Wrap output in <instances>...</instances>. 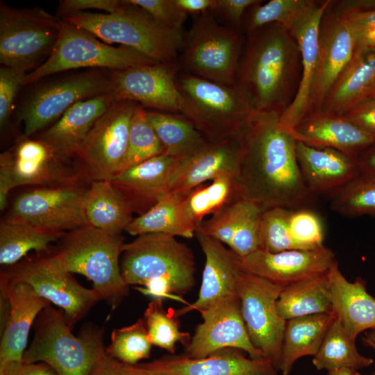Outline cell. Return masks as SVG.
Wrapping results in <instances>:
<instances>
[{
	"label": "cell",
	"instance_id": "cell-55",
	"mask_svg": "<svg viewBox=\"0 0 375 375\" xmlns=\"http://www.w3.org/2000/svg\"><path fill=\"white\" fill-rule=\"evenodd\" d=\"M358 164L360 176L375 178V142L358 156Z\"/></svg>",
	"mask_w": 375,
	"mask_h": 375
},
{
	"label": "cell",
	"instance_id": "cell-12",
	"mask_svg": "<svg viewBox=\"0 0 375 375\" xmlns=\"http://www.w3.org/2000/svg\"><path fill=\"white\" fill-rule=\"evenodd\" d=\"M137 103L115 100L97 120L80 145L76 161L88 180L110 181L125 156Z\"/></svg>",
	"mask_w": 375,
	"mask_h": 375
},
{
	"label": "cell",
	"instance_id": "cell-28",
	"mask_svg": "<svg viewBox=\"0 0 375 375\" xmlns=\"http://www.w3.org/2000/svg\"><path fill=\"white\" fill-rule=\"evenodd\" d=\"M296 155L304 182L312 193L335 192L359 176L357 156L297 141Z\"/></svg>",
	"mask_w": 375,
	"mask_h": 375
},
{
	"label": "cell",
	"instance_id": "cell-29",
	"mask_svg": "<svg viewBox=\"0 0 375 375\" xmlns=\"http://www.w3.org/2000/svg\"><path fill=\"white\" fill-rule=\"evenodd\" d=\"M297 141L309 146L331 148L350 156L375 142V135L361 129L344 115L322 112L308 115L290 129Z\"/></svg>",
	"mask_w": 375,
	"mask_h": 375
},
{
	"label": "cell",
	"instance_id": "cell-3",
	"mask_svg": "<svg viewBox=\"0 0 375 375\" xmlns=\"http://www.w3.org/2000/svg\"><path fill=\"white\" fill-rule=\"evenodd\" d=\"M298 51L288 31L277 24L248 34L236 83L247 93L253 109L279 107Z\"/></svg>",
	"mask_w": 375,
	"mask_h": 375
},
{
	"label": "cell",
	"instance_id": "cell-45",
	"mask_svg": "<svg viewBox=\"0 0 375 375\" xmlns=\"http://www.w3.org/2000/svg\"><path fill=\"white\" fill-rule=\"evenodd\" d=\"M290 209L275 207L263 211L260 228V249L272 253L299 250L290 233Z\"/></svg>",
	"mask_w": 375,
	"mask_h": 375
},
{
	"label": "cell",
	"instance_id": "cell-54",
	"mask_svg": "<svg viewBox=\"0 0 375 375\" xmlns=\"http://www.w3.org/2000/svg\"><path fill=\"white\" fill-rule=\"evenodd\" d=\"M353 31H367L375 28V10H342L339 12Z\"/></svg>",
	"mask_w": 375,
	"mask_h": 375
},
{
	"label": "cell",
	"instance_id": "cell-59",
	"mask_svg": "<svg viewBox=\"0 0 375 375\" xmlns=\"http://www.w3.org/2000/svg\"><path fill=\"white\" fill-rule=\"evenodd\" d=\"M344 8L360 10H375V0H356L344 1Z\"/></svg>",
	"mask_w": 375,
	"mask_h": 375
},
{
	"label": "cell",
	"instance_id": "cell-56",
	"mask_svg": "<svg viewBox=\"0 0 375 375\" xmlns=\"http://www.w3.org/2000/svg\"><path fill=\"white\" fill-rule=\"evenodd\" d=\"M178 6L188 15H199L210 12L214 0H176Z\"/></svg>",
	"mask_w": 375,
	"mask_h": 375
},
{
	"label": "cell",
	"instance_id": "cell-16",
	"mask_svg": "<svg viewBox=\"0 0 375 375\" xmlns=\"http://www.w3.org/2000/svg\"><path fill=\"white\" fill-rule=\"evenodd\" d=\"M82 185L36 188L19 195L5 220L65 232L87 224Z\"/></svg>",
	"mask_w": 375,
	"mask_h": 375
},
{
	"label": "cell",
	"instance_id": "cell-33",
	"mask_svg": "<svg viewBox=\"0 0 375 375\" xmlns=\"http://www.w3.org/2000/svg\"><path fill=\"white\" fill-rule=\"evenodd\" d=\"M185 197L167 193L147 212L133 218L124 231L137 236L158 233L193 238L197 226L185 210Z\"/></svg>",
	"mask_w": 375,
	"mask_h": 375
},
{
	"label": "cell",
	"instance_id": "cell-35",
	"mask_svg": "<svg viewBox=\"0 0 375 375\" xmlns=\"http://www.w3.org/2000/svg\"><path fill=\"white\" fill-rule=\"evenodd\" d=\"M147 117L169 156L183 159L209 142L184 115L149 110Z\"/></svg>",
	"mask_w": 375,
	"mask_h": 375
},
{
	"label": "cell",
	"instance_id": "cell-1",
	"mask_svg": "<svg viewBox=\"0 0 375 375\" xmlns=\"http://www.w3.org/2000/svg\"><path fill=\"white\" fill-rule=\"evenodd\" d=\"M281 111L253 109L236 135L240 149L236 199L252 201L263 211L298 206L311 194L298 164L297 140L281 123Z\"/></svg>",
	"mask_w": 375,
	"mask_h": 375
},
{
	"label": "cell",
	"instance_id": "cell-10",
	"mask_svg": "<svg viewBox=\"0 0 375 375\" xmlns=\"http://www.w3.org/2000/svg\"><path fill=\"white\" fill-rule=\"evenodd\" d=\"M156 63L133 49L101 42L88 31L62 19L59 37L51 55L39 67L26 74L24 86L68 70L115 71Z\"/></svg>",
	"mask_w": 375,
	"mask_h": 375
},
{
	"label": "cell",
	"instance_id": "cell-63",
	"mask_svg": "<svg viewBox=\"0 0 375 375\" xmlns=\"http://www.w3.org/2000/svg\"><path fill=\"white\" fill-rule=\"evenodd\" d=\"M368 375H375V371L372 374Z\"/></svg>",
	"mask_w": 375,
	"mask_h": 375
},
{
	"label": "cell",
	"instance_id": "cell-53",
	"mask_svg": "<svg viewBox=\"0 0 375 375\" xmlns=\"http://www.w3.org/2000/svg\"><path fill=\"white\" fill-rule=\"evenodd\" d=\"M0 375H58L49 365L43 362H26L23 360L8 365L0 370Z\"/></svg>",
	"mask_w": 375,
	"mask_h": 375
},
{
	"label": "cell",
	"instance_id": "cell-30",
	"mask_svg": "<svg viewBox=\"0 0 375 375\" xmlns=\"http://www.w3.org/2000/svg\"><path fill=\"white\" fill-rule=\"evenodd\" d=\"M115 101L111 92L76 103L38 139L44 142L58 155L73 159L97 120Z\"/></svg>",
	"mask_w": 375,
	"mask_h": 375
},
{
	"label": "cell",
	"instance_id": "cell-15",
	"mask_svg": "<svg viewBox=\"0 0 375 375\" xmlns=\"http://www.w3.org/2000/svg\"><path fill=\"white\" fill-rule=\"evenodd\" d=\"M177 62L142 65L110 71V92L117 101H129L156 111L182 114L192 110L179 90Z\"/></svg>",
	"mask_w": 375,
	"mask_h": 375
},
{
	"label": "cell",
	"instance_id": "cell-39",
	"mask_svg": "<svg viewBox=\"0 0 375 375\" xmlns=\"http://www.w3.org/2000/svg\"><path fill=\"white\" fill-rule=\"evenodd\" d=\"M234 179L232 176H219L208 185L195 188L185 197V210L196 226L206 215L216 213L236 200Z\"/></svg>",
	"mask_w": 375,
	"mask_h": 375
},
{
	"label": "cell",
	"instance_id": "cell-11",
	"mask_svg": "<svg viewBox=\"0 0 375 375\" xmlns=\"http://www.w3.org/2000/svg\"><path fill=\"white\" fill-rule=\"evenodd\" d=\"M109 72L94 69L32 83L16 108L24 135L30 137L47 128L77 102L110 92Z\"/></svg>",
	"mask_w": 375,
	"mask_h": 375
},
{
	"label": "cell",
	"instance_id": "cell-49",
	"mask_svg": "<svg viewBox=\"0 0 375 375\" xmlns=\"http://www.w3.org/2000/svg\"><path fill=\"white\" fill-rule=\"evenodd\" d=\"M258 0H214L210 13L222 24L240 31L246 10Z\"/></svg>",
	"mask_w": 375,
	"mask_h": 375
},
{
	"label": "cell",
	"instance_id": "cell-14",
	"mask_svg": "<svg viewBox=\"0 0 375 375\" xmlns=\"http://www.w3.org/2000/svg\"><path fill=\"white\" fill-rule=\"evenodd\" d=\"M1 275L28 283L40 297L60 307L72 328L101 299L94 289L82 286L48 254L8 266Z\"/></svg>",
	"mask_w": 375,
	"mask_h": 375
},
{
	"label": "cell",
	"instance_id": "cell-46",
	"mask_svg": "<svg viewBox=\"0 0 375 375\" xmlns=\"http://www.w3.org/2000/svg\"><path fill=\"white\" fill-rule=\"evenodd\" d=\"M289 230L299 250H315L324 247L323 225L319 216L312 211L292 210Z\"/></svg>",
	"mask_w": 375,
	"mask_h": 375
},
{
	"label": "cell",
	"instance_id": "cell-44",
	"mask_svg": "<svg viewBox=\"0 0 375 375\" xmlns=\"http://www.w3.org/2000/svg\"><path fill=\"white\" fill-rule=\"evenodd\" d=\"M260 2L250 7L244 19L248 34L271 24H277L289 31L294 20L314 3L307 0H271L260 5Z\"/></svg>",
	"mask_w": 375,
	"mask_h": 375
},
{
	"label": "cell",
	"instance_id": "cell-64",
	"mask_svg": "<svg viewBox=\"0 0 375 375\" xmlns=\"http://www.w3.org/2000/svg\"><path fill=\"white\" fill-rule=\"evenodd\" d=\"M372 98H374V99H375V94L373 95Z\"/></svg>",
	"mask_w": 375,
	"mask_h": 375
},
{
	"label": "cell",
	"instance_id": "cell-51",
	"mask_svg": "<svg viewBox=\"0 0 375 375\" xmlns=\"http://www.w3.org/2000/svg\"><path fill=\"white\" fill-rule=\"evenodd\" d=\"M365 131L375 135V99L369 98L344 115Z\"/></svg>",
	"mask_w": 375,
	"mask_h": 375
},
{
	"label": "cell",
	"instance_id": "cell-21",
	"mask_svg": "<svg viewBox=\"0 0 375 375\" xmlns=\"http://www.w3.org/2000/svg\"><path fill=\"white\" fill-rule=\"evenodd\" d=\"M136 365L146 375H278L270 360L247 358L234 348L202 358L167 356Z\"/></svg>",
	"mask_w": 375,
	"mask_h": 375
},
{
	"label": "cell",
	"instance_id": "cell-43",
	"mask_svg": "<svg viewBox=\"0 0 375 375\" xmlns=\"http://www.w3.org/2000/svg\"><path fill=\"white\" fill-rule=\"evenodd\" d=\"M331 209L343 216H375V178L358 176L333 192Z\"/></svg>",
	"mask_w": 375,
	"mask_h": 375
},
{
	"label": "cell",
	"instance_id": "cell-27",
	"mask_svg": "<svg viewBox=\"0 0 375 375\" xmlns=\"http://www.w3.org/2000/svg\"><path fill=\"white\" fill-rule=\"evenodd\" d=\"M326 276L332 310L351 338L356 340L360 333L375 330V298L367 292L365 281H347L336 260Z\"/></svg>",
	"mask_w": 375,
	"mask_h": 375
},
{
	"label": "cell",
	"instance_id": "cell-8",
	"mask_svg": "<svg viewBox=\"0 0 375 375\" xmlns=\"http://www.w3.org/2000/svg\"><path fill=\"white\" fill-rule=\"evenodd\" d=\"M176 82L192 110L190 120L209 142L235 137L253 109L237 83L223 85L181 71Z\"/></svg>",
	"mask_w": 375,
	"mask_h": 375
},
{
	"label": "cell",
	"instance_id": "cell-20",
	"mask_svg": "<svg viewBox=\"0 0 375 375\" xmlns=\"http://www.w3.org/2000/svg\"><path fill=\"white\" fill-rule=\"evenodd\" d=\"M329 1L314 3L292 23L289 31L301 53L302 72L298 90L292 103L281 114V124L292 129L308 116L311 106V92L315 76L319 33Z\"/></svg>",
	"mask_w": 375,
	"mask_h": 375
},
{
	"label": "cell",
	"instance_id": "cell-52",
	"mask_svg": "<svg viewBox=\"0 0 375 375\" xmlns=\"http://www.w3.org/2000/svg\"><path fill=\"white\" fill-rule=\"evenodd\" d=\"M15 188L12 172V157L10 151L0 154V210H4L10 191Z\"/></svg>",
	"mask_w": 375,
	"mask_h": 375
},
{
	"label": "cell",
	"instance_id": "cell-58",
	"mask_svg": "<svg viewBox=\"0 0 375 375\" xmlns=\"http://www.w3.org/2000/svg\"><path fill=\"white\" fill-rule=\"evenodd\" d=\"M353 32L356 41V50L375 49V28L367 31H353Z\"/></svg>",
	"mask_w": 375,
	"mask_h": 375
},
{
	"label": "cell",
	"instance_id": "cell-25",
	"mask_svg": "<svg viewBox=\"0 0 375 375\" xmlns=\"http://www.w3.org/2000/svg\"><path fill=\"white\" fill-rule=\"evenodd\" d=\"M206 261L197 299L176 311L177 316L208 308L221 299L236 294L237 277L241 271L239 256L219 241L196 228L194 235Z\"/></svg>",
	"mask_w": 375,
	"mask_h": 375
},
{
	"label": "cell",
	"instance_id": "cell-31",
	"mask_svg": "<svg viewBox=\"0 0 375 375\" xmlns=\"http://www.w3.org/2000/svg\"><path fill=\"white\" fill-rule=\"evenodd\" d=\"M375 94V49H356L326 97L320 112L344 115Z\"/></svg>",
	"mask_w": 375,
	"mask_h": 375
},
{
	"label": "cell",
	"instance_id": "cell-23",
	"mask_svg": "<svg viewBox=\"0 0 375 375\" xmlns=\"http://www.w3.org/2000/svg\"><path fill=\"white\" fill-rule=\"evenodd\" d=\"M355 51L353 30L343 17L338 13L322 18L319 33L317 65L311 92V106L316 108H322L331 88Z\"/></svg>",
	"mask_w": 375,
	"mask_h": 375
},
{
	"label": "cell",
	"instance_id": "cell-57",
	"mask_svg": "<svg viewBox=\"0 0 375 375\" xmlns=\"http://www.w3.org/2000/svg\"><path fill=\"white\" fill-rule=\"evenodd\" d=\"M120 362L106 353L94 365L89 375H119Z\"/></svg>",
	"mask_w": 375,
	"mask_h": 375
},
{
	"label": "cell",
	"instance_id": "cell-62",
	"mask_svg": "<svg viewBox=\"0 0 375 375\" xmlns=\"http://www.w3.org/2000/svg\"><path fill=\"white\" fill-rule=\"evenodd\" d=\"M327 375H362L358 370L342 368L328 372Z\"/></svg>",
	"mask_w": 375,
	"mask_h": 375
},
{
	"label": "cell",
	"instance_id": "cell-26",
	"mask_svg": "<svg viewBox=\"0 0 375 375\" xmlns=\"http://www.w3.org/2000/svg\"><path fill=\"white\" fill-rule=\"evenodd\" d=\"M181 159L164 153L119 172L110 181L141 215L169 193V182Z\"/></svg>",
	"mask_w": 375,
	"mask_h": 375
},
{
	"label": "cell",
	"instance_id": "cell-17",
	"mask_svg": "<svg viewBox=\"0 0 375 375\" xmlns=\"http://www.w3.org/2000/svg\"><path fill=\"white\" fill-rule=\"evenodd\" d=\"M199 312L203 322L196 327L190 343L185 347V356L202 358L219 350L234 348L245 351L251 359H266L250 340L237 294Z\"/></svg>",
	"mask_w": 375,
	"mask_h": 375
},
{
	"label": "cell",
	"instance_id": "cell-6",
	"mask_svg": "<svg viewBox=\"0 0 375 375\" xmlns=\"http://www.w3.org/2000/svg\"><path fill=\"white\" fill-rule=\"evenodd\" d=\"M71 330L63 312L46 307L35 320L34 336L22 360L45 362L58 375H89L106 354L102 331L85 326L75 336Z\"/></svg>",
	"mask_w": 375,
	"mask_h": 375
},
{
	"label": "cell",
	"instance_id": "cell-18",
	"mask_svg": "<svg viewBox=\"0 0 375 375\" xmlns=\"http://www.w3.org/2000/svg\"><path fill=\"white\" fill-rule=\"evenodd\" d=\"M15 188L82 185L88 180L75 160L60 156L39 139L23 135L9 150Z\"/></svg>",
	"mask_w": 375,
	"mask_h": 375
},
{
	"label": "cell",
	"instance_id": "cell-22",
	"mask_svg": "<svg viewBox=\"0 0 375 375\" xmlns=\"http://www.w3.org/2000/svg\"><path fill=\"white\" fill-rule=\"evenodd\" d=\"M1 293L10 302V314L1 331L0 370L22 361L33 323L50 302L40 297L28 283L0 276Z\"/></svg>",
	"mask_w": 375,
	"mask_h": 375
},
{
	"label": "cell",
	"instance_id": "cell-4",
	"mask_svg": "<svg viewBox=\"0 0 375 375\" xmlns=\"http://www.w3.org/2000/svg\"><path fill=\"white\" fill-rule=\"evenodd\" d=\"M124 244L121 234L85 225L65 232L48 255L62 269L90 280L100 299L113 310L128 294L120 269Z\"/></svg>",
	"mask_w": 375,
	"mask_h": 375
},
{
	"label": "cell",
	"instance_id": "cell-9",
	"mask_svg": "<svg viewBox=\"0 0 375 375\" xmlns=\"http://www.w3.org/2000/svg\"><path fill=\"white\" fill-rule=\"evenodd\" d=\"M62 19L40 7L0 2V63L26 74L44 63L59 37Z\"/></svg>",
	"mask_w": 375,
	"mask_h": 375
},
{
	"label": "cell",
	"instance_id": "cell-19",
	"mask_svg": "<svg viewBox=\"0 0 375 375\" xmlns=\"http://www.w3.org/2000/svg\"><path fill=\"white\" fill-rule=\"evenodd\" d=\"M335 261L334 253L324 246L315 250L276 253L258 249L246 256H239V267L245 273L285 287L326 274Z\"/></svg>",
	"mask_w": 375,
	"mask_h": 375
},
{
	"label": "cell",
	"instance_id": "cell-60",
	"mask_svg": "<svg viewBox=\"0 0 375 375\" xmlns=\"http://www.w3.org/2000/svg\"><path fill=\"white\" fill-rule=\"evenodd\" d=\"M119 375H146L136 365H126L120 362Z\"/></svg>",
	"mask_w": 375,
	"mask_h": 375
},
{
	"label": "cell",
	"instance_id": "cell-61",
	"mask_svg": "<svg viewBox=\"0 0 375 375\" xmlns=\"http://www.w3.org/2000/svg\"><path fill=\"white\" fill-rule=\"evenodd\" d=\"M362 341L365 346L371 347L375 351V330H369L365 333Z\"/></svg>",
	"mask_w": 375,
	"mask_h": 375
},
{
	"label": "cell",
	"instance_id": "cell-47",
	"mask_svg": "<svg viewBox=\"0 0 375 375\" xmlns=\"http://www.w3.org/2000/svg\"><path fill=\"white\" fill-rule=\"evenodd\" d=\"M26 73L6 66L0 67V128H8L15 110V102Z\"/></svg>",
	"mask_w": 375,
	"mask_h": 375
},
{
	"label": "cell",
	"instance_id": "cell-13",
	"mask_svg": "<svg viewBox=\"0 0 375 375\" xmlns=\"http://www.w3.org/2000/svg\"><path fill=\"white\" fill-rule=\"evenodd\" d=\"M283 288L242 271L237 277L236 293L250 340L278 372L286 320L278 315L276 301Z\"/></svg>",
	"mask_w": 375,
	"mask_h": 375
},
{
	"label": "cell",
	"instance_id": "cell-7",
	"mask_svg": "<svg viewBox=\"0 0 375 375\" xmlns=\"http://www.w3.org/2000/svg\"><path fill=\"white\" fill-rule=\"evenodd\" d=\"M240 31L220 23L207 12L194 16L184 33L178 58L180 71L223 85L236 83L241 58Z\"/></svg>",
	"mask_w": 375,
	"mask_h": 375
},
{
	"label": "cell",
	"instance_id": "cell-50",
	"mask_svg": "<svg viewBox=\"0 0 375 375\" xmlns=\"http://www.w3.org/2000/svg\"><path fill=\"white\" fill-rule=\"evenodd\" d=\"M123 3L124 0H62L59 1L56 15L62 18L69 14L92 9L112 13L117 11Z\"/></svg>",
	"mask_w": 375,
	"mask_h": 375
},
{
	"label": "cell",
	"instance_id": "cell-41",
	"mask_svg": "<svg viewBox=\"0 0 375 375\" xmlns=\"http://www.w3.org/2000/svg\"><path fill=\"white\" fill-rule=\"evenodd\" d=\"M144 316L152 345L174 353L178 342H181L184 347L190 343V335L180 330L176 311L172 308L165 310L162 306V301L153 299L151 301Z\"/></svg>",
	"mask_w": 375,
	"mask_h": 375
},
{
	"label": "cell",
	"instance_id": "cell-42",
	"mask_svg": "<svg viewBox=\"0 0 375 375\" xmlns=\"http://www.w3.org/2000/svg\"><path fill=\"white\" fill-rule=\"evenodd\" d=\"M151 345L144 319L140 318L130 326L112 331L106 353L121 363L133 365L149 357Z\"/></svg>",
	"mask_w": 375,
	"mask_h": 375
},
{
	"label": "cell",
	"instance_id": "cell-38",
	"mask_svg": "<svg viewBox=\"0 0 375 375\" xmlns=\"http://www.w3.org/2000/svg\"><path fill=\"white\" fill-rule=\"evenodd\" d=\"M373 362L372 358L358 352L356 340L351 338L336 318L312 359V364L317 370L327 372L342 368L359 370Z\"/></svg>",
	"mask_w": 375,
	"mask_h": 375
},
{
	"label": "cell",
	"instance_id": "cell-2",
	"mask_svg": "<svg viewBox=\"0 0 375 375\" xmlns=\"http://www.w3.org/2000/svg\"><path fill=\"white\" fill-rule=\"evenodd\" d=\"M122 276L128 285L153 299L185 302L182 295L195 285L192 251L175 237L146 234L124 244L120 258Z\"/></svg>",
	"mask_w": 375,
	"mask_h": 375
},
{
	"label": "cell",
	"instance_id": "cell-32",
	"mask_svg": "<svg viewBox=\"0 0 375 375\" xmlns=\"http://www.w3.org/2000/svg\"><path fill=\"white\" fill-rule=\"evenodd\" d=\"M87 224L121 234L133 220V210L111 181H93L83 200Z\"/></svg>",
	"mask_w": 375,
	"mask_h": 375
},
{
	"label": "cell",
	"instance_id": "cell-48",
	"mask_svg": "<svg viewBox=\"0 0 375 375\" xmlns=\"http://www.w3.org/2000/svg\"><path fill=\"white\" fill-rule=\"evenodd\" d=\"M146 11L158 23L170 29L183 31L188 15L177 4L176 0H129Z\"/></svg>",
	"mask_w": 375,
	"mask_h": 375
},
{
	"label": "cell",
	"instance_id": "cell-40",
	"mask_svg": "<svg viewBox=\"0 0 375 375\" xmlns=\"http://www.w3.org/2000/svg\"><path fill=\"white\" fill-rule=\"evenodd\" d=\"M165 153V149L147 117V110L137 103L131 122L126 152L119 172Z\"/></svg>",
	"mask_w": 375,
	"mask_h": 375
},
{
	"label": "cell",
	"instance_id": "cell-24",
	"mask_svg": "<svg viewBox=\"0 0 375 375\" xmlns=\"http://www.w3.org/2000/svg\"><path fill=\"white\" fill-rule=\"evenodd\" d=\"M240 144L237 137L208 142L181 159L169 182V192L187 196L193 189L222 176L235 177Z\"/></svg>",
	"mask_w": 375,
	"mask_h": 375
},
{
	"label": "cell",
	"instance_id": "cell-34",
	"mask_svg": "<svg viewBox=\"0 0 375 375\" xmlns=\"http://www.w3.org/2000/svg\"><path fill=\"white\" fill-rule=\"evenodd\" d=\"M335 319L333 312L310 315L286 320L282 342L280 370L289 375L300 358L315 356Z\"/></svg>",
	"mask_w": 375,
	"mask_h": 375
},
{
	"label": "cell",
	"instance_id": "cell-5",
	"mask_svg": "<svg viewBox=\"0 0 375 375\" xmlns=\"http://www.w3.org/2000/svg\"><path fill=\"white\" fill-rule=\"evenodd\" d=\"M62 19L110 43H119L158 63L178 62L184 33L163 26L146 11L124 0L115 12H78Z\"/></svg>",
	"mask_w": 375,
	"mask_h": 375
},
{
	"label": "cell",
	"instance_id": "cell-37",
	"mask_svg": "<svg viewBox=\"0 0 375 375\" xmlns=\"http://www.w3.org/2000/svg\"><path fill=\"white\" fill-rule=\"evenodd\" d=\"M65 232L3 219L0 224V263L10 266L30 251L49 253V245Z\"/></svg>",
	"mask_w": 375,
	"mask_h": 375
},
{
	"label": "cell",
	"instance_id": "cell-36",
	"mask_svg": "<svg viewBox=\"0 0 375 375\" xmlns=\"http://www.w3.org/2000/svg\"><path fill=\"white\" fill-rule=\"evenodd\" d=\"M326 274L284 287L276 301L278 315L288 320L333 312L328 294Z\"/></svg>",
	"mask_w": 375,
	"mask_h": 375
}]
</instances>
